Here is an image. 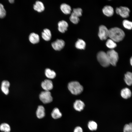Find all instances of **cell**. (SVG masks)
I'll list each match as a JSON object with an SVG mask.
<instances>
[{
	"label": "cell",
	"mask_w": 132,
	"mask_h": 132,
	"mask_svg": "<svg viewBox=\"0 0 132 132\" xmlns=\"http://www.w3.org/2000/svg\"><path fill=\"white\" fill-rule=\"evenodd\" d=\"M125 36L124 31L119 28L114 27L109 30V37L115 42L122 41Z\"/></svg>",
	"instance_id": "cell-1"
},
{
	"label": "cell",
	"mask_w": 132,
	"mask_h": 132,
	"mask_svg": "<svg viewBox=\"0 0 132 132\" xmlns=\"http://www.w3.org/2000/svg\"><path fill=\"white\" fill-rule=\"evenodd\" d=\"M68 88L72 94L77 95L81 94L83 90V87L77 81L69 82L68 85Z\"/></svg>",
	"instance_id": "cell-2"
},
{
	"label": "cell",
	"mask_w": 132,
	"mask_h": 132,
	"mask_svg": "<svg viewBox=\"0 0 132 132\" xmlns=\"http://www.w3.org/2000/svg\"><path fill=\"white\" fill-rule=\"evenodd\" d=\"M97 59L102 66L107 67L110 65L106 53L103 51L99 52L97 55Z\"/></svg>",
	"instance_id": "cell-3"
},
{
	"label": "cell",
	"mask_w": 132,
	"mask_h": 132,
	"mask_svg": "<svg viewBox=\"0 0 132 132\" xmlns=\"http://www.w3.org/2000/svg\"><path fill=\"white\" fill-rule=\"evenodd\" d=\"M110 64L115 66L119 59V55L114 50L111 49L106 53Z\"/></svg>",
	"instance_id": "cell-4"
},
{
	"label": "cell",
	"mask_w": 132,
	"mask_h": 132,
	"mask_svg": "<svg viewBox=\"0 0 132 132\" xmlns=\"http://www.w3.org/2000/svg\"><path fill=\"white\" fill-rule=\"evenodd\" d=\"M39 98L40 100L44 104L50 103L53 100L51 93L49 91L42 92L39 95Z\"/></svg>",
	"instance_id": "cell-5"
},
{
	"label": "cell",
	"mask_w": 132,
	"mask_h": 132,
	"mask_svg": "<svg viewBox=\"0 0 132 132\" xmlns=\"http://www.w3.org/2000/svg\"><path fill=\"white\" fill-rule=\"evenodd\" d=\"M98 35L100 40H106L109 37V30L105 25H100L99 27Z\"/></svg>",
	"instance_id": "cell-6"
},
{
	"label": "cell",
	"mask_w": 132,
	"mask_h": 132,
	"mask_svg": "<svg viewBox=\"0 0 132 132\" xmlns=\"http://www.w3.org/2000/svg\"><path fill=\"white\" fill-rule=\"evenodd\" d=\"M115 11L117 14H119L123 18H126L129 16L130 10L127 7L120 6L117 8Z\"/></svg>",
	"instance_id": "cell-7"
},
{
	"label": "cell",
	"mask_w": 132,
	"mask_h": 132,
	"mask_svg": "<svg viewBox=\"0 0 132 132\" xmlns=\"http://www.w3.org/2000/svg\"><path fill=\"white\" fill-rule=\"evenodd\" d=\"M65 44V42L63 40L58 39L52 43L51 45L55 50L60 51L64 48Z\"/></svg>",
	"instance_id": "cell-8"
},
{
	"label": "cell",
	"mask_w": 132,
	"mask_h": 132,
	"mask_svg": "<svg viewBox=\"0 0 132 132\" xmlns=\"http://www.w3.org/2000/svg\"><path fill=\"white\" fill-rule=\"evenodd\" d=\"M85 106L83 101L80 99L76 100L73 104V107L74 109L78 111H81L83 110Z\"/></svg>",
	"instance_id": "cell-9"
},
{
	"label": "cell",
	"mask_w": 132,
	"mask_h": 132,
	"mask_svg": "<svg viewBox=\"0 0 132 132\" xmlns=\"http://www.w3.org/2000/svg\"><path fill=\"white\" fill-rule=\"evenodd\" d=\"M41 86L45 91H49L53 88V85L52 81L50 80L46 79L43 81L41 84Z\"/></svg>",
	"instance_id": "cell-10"
},
{
	"label": "cell",
	"mask_w": 132,
	"mask_h": 132,
	"mask_svg": "<svg viewBox=\"0 0 132 132\" xmlns=\"http://www.w3.org/2000/svg\"><path fill=\"white\" fill-rule=\"evenodd\" d=\"M58 30L61 33H64L67 30L68 25L66 21L64 20L60 21L58 22Z\"/></svg>",
	"instance_id": "cell-11"
},
{
	"label": "cell",
	"mask_w": 132,
	"mask_h": 132,
	"mask_svg": "<svg viewBox=\"0 0 132 132\" xmlns=\"http://www.w3.org/2000/svg\"><path fill=\"white\" fill-rule=\"evenodd\" d=\"M36 116L37 118L41 119L44 118L45 115V109L42 105L39 106L36 112Z\"/></svg>",
	"instance_id": "cell-12"
},
{
	"label": "cell",
	"mask_w": 132,
	"mask_h": 132,
	"mask_svg": "<svg viewBox=\"0 0 132 132\" xmlns=\"http://www.w3.org/2000/svg\"><path fill=\"white\" fill-rule=\"evenodd\" d=\"M102 11L105 15L108 17L112 16L114 12L113 8L109 5H106L104 6L103 8Z\"/></svg>",
	"instance_id": "cell-13"
},
{
	"label": "cell",
	"mask_w": 132,
	"mask_h": 132,
	"mask_svg": "<svg viewBox=\"0 0 132 132\" xmlns=\"http://www.w3.org/2000/svg\"><path fill=\"white\" fill-rule=\"evenodd\" d=\"M42 37L45 41L50 40L52 37V34L50 30L47 28L44 29L42 33Z\"/></svg>",
	"instance_id": "cell-14"
},
{
	"label": "cell",
	"mask_w": 132,
	"mask_h": 132,
	"mask_svg": "<svg viewBox=\"0 0 132 132\" xmlns=\"http://www.w3.org/2000/svg\"><path fill=\"white\" fill-rule=\"evenodd\" d=\"M33 8L34 10L37 12H41L43 11L45 7L43 3L41 1H37L33 5Z\"/></svg>",
	"instance_id": "cell-15"
},
{
	"label": "cell",
	"mask_w": 132,
	"mask_h": 132,
	"mask_svg": "<svg viewBox=\"0 0 132 132\" xmlns=\"http://www.w3.org/2000/svg\"><path fill=\"white\" fill-rule=\"evenodd\" d=\"M60 9L65 14H69L71 13L72 9L71 7L66 3L62 4L60 6Z\"/></svg>",
	"instance_id": "cell-16"
},
{
	"label": "cell",
	"mask_w": 132,
	"mask_h": 132,
	"mask_svg": "<svg viewBox=\"0 0 132 132\" xmlns=\"http://www.w3.org/2000/svg\"><path fill=\"white\" fill-rule=\"evenodd\" d=\"M10 85L9 82L7 80H4L2 82L1 89L2 92L5 95H8L9 92V88Z\"/></svg>",
	"instance_id": "cell-17"
},
{
	"label": "cell",
	"mask_w": 132,
	"mask_h": 132,
	"mask_svg": "<svg viewBox=\"0 0 132 132\" xmlns=\"http://www.w3.org/2000/svg\"><path fill=\"white\" fill-rule=\"evenodd\" d=\"M121 95L123 98L126 99H127L131 97V92L128 88H125L121 90Z\"/></svg>",
	"instance_id": "cell-18"
},
{
	"label": "cell",
	"mask_w": 132,
	"mask_h": 132,
	"mask_svg": "<svg viewBox=\"0 0 132 132\" xmlns=\"http://www.w3.org/2000/svg\"><path fill=\"white\" fill-rule=\"evenodd\" d=\"M30 42L33 44L38 43L40 41L39 36L38 34L33 33L30 34L29 36Z\"/></svg>",
	"instance_id": "cell-19"
},
{
	"label": "cell",
	"mask_w": 132,
	"mask_h": 132,
	"mask_svg": "<svg viewBox=\"0 0 132 132\" xmlns=\"http://www.w3.org/2000/svg\"><path fill=\"white\" fill-rule=\"evenodd\" d=\"M52 117L54 119H56L61 118L62 116V113L59 109L55 108L53 110L51 114Z\"/></svg>",
	"instance_id": "cell-20"
},
{
	"label": "cell",
	"mask_w": 132,
	"mask_h": 132,
	"mask_svg": "<svg viewBox=\"0 0 132 132\" xmlns=\"http://www.w3.org/2000/svg\"><path fill=\"white\" fill-rule=\"evenodd\" d=\"M124 80L126 84L128 86H130L132 84V74L131 72H127L125 74Z\"/></svg>",
	"instance_id": "cell-21"
},
{
	"label": "cell",
	"mask_w": 132,
	"mask_h": 132,
	"mask_svg": "<svg viewBox=\"0 0 132 132\" xmlns=\"http://www.w3.org/2000/svg\"><path fill=\"white\" fill-rule=\"evenodd\" d=\"M86 46V43L83 40L81 39H78L75 44L76 47L78 49H84Z\"/></svg>",
	"instance_id": "cell-22"
},
{
	"label": "cell",
	"mask_w": 132,
	"mask_h": 132,
	"mask_svg": "<svg viewBox=\"0 0 132 132\" xmlns=\"http://www.w3.org/2000/svg\"><path fill=\"white\" fill-rule=\"evenodd\" d=\"M88 129L91 131L96 130L98 128V125L97 123L93 120L89 121L87 124Z\"/></svg>",
	"instance_id": "cell-23"
},
{
	"label": "cell",
	"mask_w": 132,
	"mask_h": 132,
	"mask_svg": "<svg viewBox=\"0 0 132 132\" xmlns=\"http://www.w3.org/2000/svg\"><path fill=\"white\" fill-rule=\"evenodd\" d=\"M45 73L46 76L48 78L50 79L54 78L56 76L55 72L53 70H52L48 68L46 69Z\"/></svg>",
	"instance_id": "cell-24"
},
{
	"label": "cell",
	"mask_w": 132,
	"mask_h": 132,
	"mask_svg": "<svg viewBox=\"0 0 132 132\" xmlns=\"http://www.w3.org/2000/svg\"><path fill=\"white\" fill-rule=\"evenodd\" d=\"M106 44L108 47L111 49L115 48L117 45L115 42L110 38L107 40Z\"/></svg>",
	"instance_id": "cell-25"
},
{
	"label": "cell",
	"mask_w": 132,
	"mask_h": 132,
	"mask_svg": "<svg viewBox=\"0 0 132 132\" xmlns=\"http://www.w3.org/2000/svg\"><path fill=\"white\" fill-rule=\"evenodd\" d=\"M0 130L4 132H10L11 131V128L8 124L3 123L0 125Z\"/></svg>",
	"instance_id": "cell-26"
},
{
	"label": "cell",
	"mask_w": 132,
	"mask_h": 132,
	"mask_svg": "<svg viewBox=\"0 0 132 132\" xmlns=\"http://www.w3.org/2000/svg\"><path fill=\"white\" fill-rule=\"evenodd\" d=\"M82 9L78 8L73 9L71 14L79 17L82 15Z\"/></svg>",
	"instance_id": "cell-27"
},
{
	"label": "cell",
	"mask_w": 132,
	"mask_h": 132,
	"mask_svg": "<svg viewBox=\"0 0 132 132\" xmlns=\"http://www.w3.org/2000/svg\"><path fill=\"white\" fill-rule=\"evenodd\" d=\"M122 24L125 28L129 30L132 29V23L131 22L127 20H125L123 21Z\"/></svg>",
	"instance_id": "cell-28"
},
{
	"label": "cell",
	"mask_w": 132,
	"mask_h": 132,
	"mask_svg": "<svg viewBox=\"0 0 132 132\" xmlns=\"http://www.w3.org/2000/svg\"><path fill=\"white\" fill-rule=\"evenodd\" d=\"M123 132H132V123L130 122L124 125L123 129Z\"/></svg>",
	"instance_id": "cell-29"
},
{
	"label": "cell",
	"mask_w": 132,
	"mask_h": 132,
	"mask_svg": "<svg viewBox=\"0 0 132 132\" xmlns=\"http://www.w3.org/2000/svg\"><path fill=\"white\" fill-rule=\"evenodd\" d=\"M69 19L71 22L74 24L78 23L79 21L78 17L71 14L69 17Z\"/></svg>",
	"instance_id": "cell-30"
},
{
	"label": "cell",
	"mask_w": 132,
	"mask_h": 132,
	"mask_svg": "<svg viewBox=\"0 0 132 132\" xmlns=\"http://www.w3.org/2000/svg\"><path fill=\"white\" fill-rule=\"evenodd\" d=\"M6 11L4 9L3 6L0 3V18H3L6 15Z\"/></svg>",
	"instance_id": "cell-31"
},
{
	"label": "cell",
	"mask_w": 132,
	"mask_h": 132,
	"mask_svg": "<svg viewBox=\"0 0 132 132\" xmlns=\"http://www.w3.org/2000/svg\"><path fill=\"white\" fill-rule=\"evenodd\" d=\"M73 132H83V131L81 127L79 126H77L75 128Z\"/></svg>",
	"instance_id": "cell-32"
},
{
	"label": "cell",
	"mask_w": 132,
	"mask_h": 132,
	"mask_svg": "<svg viewBox=\"0 0 132 132\" xmlns=\"http://www.w3.org/2000/svg\"><path fill=\"white\" fill-rule=\"evenodd\" d=\"M9 2L11 3H13L14 2V0H9Z\"/></svg>",
	"instance_id": "cell-33"
},
{
	"label": "cell",
	"mask_w": 132,
	"mask_h": 132,
	"mask_svg": "<svg viewBox=\"0 0 132 132\" xmlns=\"http://www.w3.org/2000/svg\"><path fill=\"white\" fill-rule=\"evenodd\" d=\"M130 63L131 64V65H132V57H131V58L130 59Z\"/></svg>",
	"instance_id": "cell-34"
}]
</instances>
